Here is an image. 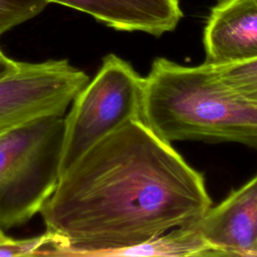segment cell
<instances>
[{
	"label": "cell",
	"mask_w": 257,
	"mask_h": 257,
	"mask_svg": "<svg viewBox=\"0 0 257 257\" xmlns=\"http://www.w3.org/2000/svg\"><path fill=\"white\" fill-rule=\"evenodd\" d=\"M212 206L204 176L142 119L88 149L59 178L40 210L57 238L45 255L115 256Z\"/></svg>",
	"instance_id": "1"
},
{
	"label": "cell",
	"mask_w": 257,
	"mask_h": 257,
	"mask_svg": "<svg viewBox=\"0 0 257 257\" xmlns=\"http://www.w3.org/2000/svg\"><path fill=\"white\" fill-rule=\"evenodd\" d=\"M142 120L162 139L257 148V103L227 86L212 65L157 57L145 76Z\"/></svg>",
	"instance_id": "2"
},
{
	"label": "cell",
	"mask_w": 257,
	"mask_h": 257,
	"mask_svg": "<svg viewBox=\"0 0 257 257\" xmlns=\"http://www.w3.org/2000/svg\"><path fill=\"white\" fill-rule=\"evenodd\" d=\"M64 115H47L0 134V229L38 214L60 178Z\"/></svg>",
	"instance_id": "3"
},
{
	"label": "cell",
	"mask_w": 257,
	"mask_h": 257,
	"mask_svg": "<svg viewBox=\"0 0 257 257\" xmlns=\"http://www.w3.org/2000/svg\"><path fill=\"white\" fill-rule=\"evenodd\" d=\"M145 77L109 53L64 115L60 176L88 149L132 119H142Z\"/></svg>",
	"instance_id": "4"
},
{
	"label": "cell",
	"mask_w": 257,
	"mask_h": 257,
	"mask_svg": "<svg viewBox=\"0 0 257 257\" xmlns=\"http://www.w3.org/2000/svg\"><path fill=\"white\" fill-rule=\"evenodd\" d=\"M88 75L67 59L20 62L0 79V134L47 115H65Z\"/></svg>",
	"instance_id": "5"
},
{
	"label": "cell",
	"mask_w": 257,
	"mask_h": 257,
	"mask_svg": "<svg viewBox=\"0 0 257 257\" xmlns=\"http://www.w3.org/2000/svg\"><path fill=\"white\" fill-rule=\"evenodd\" d=\"M194 225L215 255L257 256V174Z\"/></svg>",
	"instance_id": "6"
},
{
	"label": "cell",
	"mask_w": 257,
	"mask_h": 257,
	"mask_svg": "<svg viewBox=\"0 0 257 257\" xmlns=\"http://www.w3.org/2000/svg\"><path fill=\"white\" fill-rule=\"evenodd\" d=\"M203 44L210 65L257 59V0H219L207 19Z\"/></svg>",
	"instance_id": "7"
},
{
	"label": "cell",
	"mask_w": 257,
	"mask_h": 257,
	"mask_svg": "<svg viewBox=\"0 0 257 257\" xmlns=\"http://www.w3.org/2000/svg\"><path fill=\"white\" fill-rule=\"evenodd\" d=\"M76 9L98 22L126 32L161 36L183 18L180 0H47Z\"/></svg>",
	"instance_id": "8"
},
{
	"label": "cell",
	"mask_w": 257,
	"mask_h": 257,
	"mask_svg": "<svg viewBox=\"0 0 257 257\" xmlns=\"http://www.w3.org/2000/svg\"><path fill=\"white\" fill-rule=\"evenodd\" d=\"M214 250L202 238L195 225L171 229L148 242L124 249L115 256H209Z\"/></svg>",
	"instance_id": "9"
},
{
	"label": "cell",
	"mask_w": 257,
	"mask_h": 257,
	"mask_svg": "<svg viewBox=\"0 0 257 257\" xmlns=\"http://www.w3.org/2000/svg\"><path fill=\"white\" fill-rule=\"evenodd\" d=\"M212 66L227 86L257 103V59Z\"/></svg>",
	"instance_id": "10"
},
{
	"label": "cell",
	"mask_w": 257,
	"mask_h": 257,
	"mask_svg": "<svg viewBox=\"0 0 257 257\" xmlns=\"http://www.w3.org/2000/svg\"><path fill=\"white\" fill-rule=\"evenodd\" d=\"M48 4L47 0H0V36L35 17Z\"/></svg>",
	"instance_id": "11"
},
{
	"label": "cell",
	"mask_w": 257,
	"mask_h": 257,
	"mask_svg": "<svg viewBox=\"0 0 257 257\" xmlns=\"http://www.w3.org/2000/svg\"><path fill=\"white\" fill-rule=\"evenodd\" d=\"M57 242V238L47 231L25 239H12L7 236L0 241V257L44 255L45 251Z\"/></svg>",
	"instance_id": "12"
},
{
	"label": "cell",
	"mask_w": 257,
	"mask_h": 257,
	"mask_svg": "<svg viewBox=\"0 0 257 257\" xmlns=\"http://www.w3.org/2000/svg\"><path fill=\"white\" fill-rule=\"evenodd\" d=\"M20 61H15L8 57L0 48V79L11 74L19 67Z\"/></svg>",
	"instance_id": "13"
},
{
	"label": "cell",
	"mask_w": 257,
	"mask_h": 257,
	"mask_svg": "<svg viewBox=\"0 0 257 257\" xmlns=\"http://www.w3.org/2000/svg\"><path fill=\"white\" fill-rule=\"evenodd\" d=\"M6 237H7V236L4 234V231L0 229V241H1V240H3V239H5Z\"/></svg>",
	"instance_id": "14"
}]
</instances>
